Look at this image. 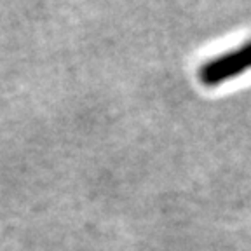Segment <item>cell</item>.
Masks as SVG:
<instances>
[{
    "label": "cell",
    "instance_id": "obj_1",
    "mask_svg": "<svg viewBox=\"0 0 251 251\" xmlns=\"http://www.w3.org/2000/svg\"><path fill=\"white\" fill-rule=\"evenodd\" d=\"M246 68H251V44L208 61L201 68V80L208 86H215L222 80L241 75Z\"/></svg>",
    "mask_w": 251,
    "mask_h": 251
}]
</instances>
